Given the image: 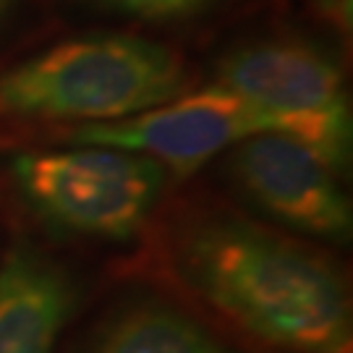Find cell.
Listing matches in <instances>:
<instances>
[{
  "mask_svg": "<svg viewBox=\"0 0 353 353\" xmlns=\"http://www.w3.org/2000/svg\"><path fill=\"white\" fill-rule=\"evenodd\" d=\"M178 259L191 288L254 338L299 353L351 351V306L341 275L301 246L214 217L181 236Z\"/></svg>",
  "mask_w": 353,
  "mask_h": 353,
  "instance_id": "1",
  "label": "cell"
},
{
  "mask_svg": "<svg viewBox=\"0 0 353 353\" xmlns=\"http://www.w3.org/2000/svg\"><path fill=\"white\" fill-rule=\"evenodd\" d=\"M183 81L181 61L157 42L71 39L0 76V115L113 123L178 97Z\"/></svg>",
  "mask_w": 353,
  "mask_h": 353,
  "instance_id": "2",
  "label": "cell"
},
{
  "mask_svg": "<svg viewBox=\"0 0 353 353\" xmlns=\"http://www.w3.org/2000/svg\"><path fill=\"white\" fill-rule=\"evenodd\" d=\"M84 150L26 152L13 176L45 220L97 239L139 230L163 189V165L139 152L81 144Z\"/></svg>",
  "mask_w": 353,
  "mask_h": 353,
  "instance_id": "3",
  "label": "cell"
},
{
  "mask_svg": "<svg viewBox=\"0 0 353 353\" xmlns=\"http://www.w3.org/2000/svg\"><path fill=\"white\" fill-rule=\"evenodd\" d=\"M217 84L254 105L272 126L341 170L351 150V108L327 52L299 39H270L220 61Z\"/></svg>",
  "mask_w": 353,
  "mask_h": 353,
  "instance_id": "4",
  "label": "cell"
},
{
  "mask_svg": "<svg viewBox=\"0 0 353 353\" xmlns=\"http://www.w3.org/2000/svg\"><path fill=\"white\" fill-rule=\"evenodd\" d=\"M272 134V126L254 105L230 89L212 87L173 97L157 108L113 123H84L68 134L74 144H97L139 152L189 176L228 147Z\"/></svg>",
  "mask_w": 353,
  "mask_h": 353,
  "instance_id": "5",
  "label": "cell"
},
{
  "mask_svg": "<svg viewBox=\"0 0 353 353\" xmlns=\"http://www.w3.org/2000/svg\"><path fill=\"white\" fill-rule=\"evenodd\" d=\"M233 178L265 212L316 239L348 241L351 202L335 168L283 134H259L233 152Z\"/></svg>",
  "mask_w": 353,
  "mask_h": 353,
  "instance_id": "6",
  "label": "cell"
},
{
  "mask_svg": "<svg viewBox=\"0 0 353 353\" xmlns=\"http://www.w3.org/2000/svg\"><path fill=\"white\" fill-rule=\"evenodd\" d=\"M74 312V288L61 267L32 249L0 262V353H52Z\"/></svg>",
  "mask_w": 353,
  "mask_h": 353,
  "instance_id": "7",
  "label": "cell"
},
{
  "mask_svg": "<svg viewBox=\"0 0 353 353\" xmlns=\"http://www.w3.org/2000/svg\"><path fill=\"white\" fill-rule=\"evenodd\" d=\"M89 353H230L194 319L163 303H139L105 325Z\"/></svg>",
  "mask_w": 353,
  "mask_h": 353,
  "instance_id": "8",
  "label": "cell"
},
{
  "mask_svg": "<svg viewBox=\"0 0 353 353\" xmlns=\"http://www.w3.org/2000/svg\"><path fill=\"white\" fill-rule=\"evenodd\" d=\"M115 11L150 19V21H165V19H183L191 13L202 11L212 0H102Z\"/></svg>",
  "mask_w": 353,
  "mask_h": 353,
  "instance_id": "9",
  "label": "cell"
},
{
  "mask_svg": "<svg viewBox=\"0 0 353 353\" xmlns=\"http://www.w3.org/2000/svg\"><path fill=\"white\" fill-rule=\"evenodd\" d=\"M319 13L330 19L341 29H351V16H353V0H314Z\"/></svg>",
  "mask_w": 353,
  "mask_h": 353,
  "instance_id": "10",
  "label": "cell"
}]
</instances>
